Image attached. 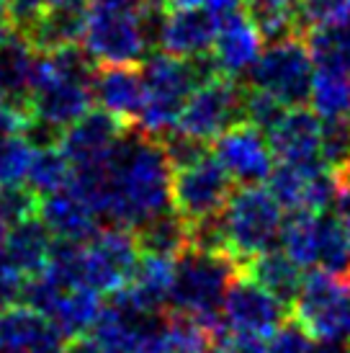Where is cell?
Instances as JSON below:
<instances>
[{
	"mask_svg": "<svg viewBox=\"0 0 350 353\" xmlns=\"http://www.w3.org/2000/svg\"><path fill=\"white\" fill-rule=\"evenodd\" d=\"M314 70L350 78V21L317 26L307 34Z\"/></svg>",
	"mask_w": 350,
	"mask_h": 353,
	"instance_id": "obj_27",
	"label": "cell"
},
{
	"mask_svg": "<svg viewBox=\"0 0 350 353\" xmlns=\"http://www.w3.org/2000/svg\"><path fill=\"white\" fill-rule=\"evenodd\" d=\"M283 219V206L271 194V188L262 183L240 186L232 191V199L219 216L224 253L245 268L258 255L276 248L281 240Z\"/></svg>",
	"mask_w": 350,
	"mask_h": 353,
	"instance_id": "obj_5",
	"label": "cell"
},
{
	"mask_svg": "<svg viewBox=\"0 0 350 353\" xmlns=\"http://www.w3.org/2000/svg\"><path fill=\"white\" fill-rule=\"evenodd\" d=\"M314 59L302 34L268 41L253 70L247 72V88L260 90L281 106L294 108L309 103L314 83Z\"/></svg>",
	"mask_w": 350,
	"mask_h": 353,
	"instance_id": "obj_7",
	"label": "cell"
},
{
	"mask_svg": "<svg viewBox=\"0 0 350 353\" xmlns=\"http://www.w3.org/2000/svg\"><path fill=\"white\" fill-rule=\"evenodd\" d=\"M265 134L278 163L289 165L322 163V119L311 108H286Z\"/></svg>",
	"mask_w": 350,
	"mask_h": 353,
	"instance_id": "obj_19",
	"label": "cell"
},
{
	"mask_svg": "<svg viewBox=\"0 0 350 353\" xmlns=\"http://www.w3.org/2000/svg\"><path fill=\"white\" fill-rule=\"evenodd\" d=\"M286 314H289V307L281 299H276L271 292H265L247 274H237V279L224 296L219 333L271 338L289 320Z\"/></svg>",
	"mask_w": 350,
	"mask_h": 353,
	"instance_id": "obj_12",
	"label": "cell"
},
{
	"mask_svg": "<svg viewBox=\"0 0 350 353\" xmlns=\"http://www.w3.org/2000/svg\"><path fill=\"white\" fill-rule=\"evenodd\" d=\"M134 235L139 248H142V253H152V255L178 258V255L185 253L188 245H191L188 225L175 212L157 216L155 222H150L142 230H136Z\"/></svg>",
	"mask_w": 350,
	"mask_h": 353,
	"instance_id": "obj_32",
	"label": "cell"
},
{
	"mask_svg": "<svg viewBox=\"0 0 350 353\" xmlns=\"http://www.w3.org/2000/svg\"><path fill=\"white\" fill-rule=\"evenodd\" d=\"M299 21H302V31L350 21V0H302Z\"/></svg>",
	"mask_w": 350,
	"mask_h": 353,
	"instance_id": "obj_37",
	"label": "cell"
},
{
	"mask_svg": "<svg viewBox=\"0 0 350 353\" xmlns=\"http://www.w3.org/2000/svg\"><path fill=\"white\" fill-rule=\"evenodd\" d=\"M70 341L29 304L0 310V353H68Z\"/></svg>",
	"mask_w": 350,
	"mask_h": 353,
	"instance_id": "obj_18",
	"label": "cell"
},
{
	"mask_svg": "<svg viewBox=\"0 0 350 353\" xmlns=\"http://www.w3.org/2000/svg\"><path fill=\"white\" fill-rule=\"evenodd\" d=\"M39 219L44 222L54 240L85 245L90 237L98 235L101 214L75 186L54 191L39 199Z\"/></svg>",
	"mask_w": 350,
	"mask_h": 353,
	"instance_id": "obj_20",
	"label": "cell"
},
{
	"mask_svg": "<svg viewBox=\"0 0 350 353\" xmlns=\"http://www.w3.org/2000/svg\"><path fill=\"white\" fill-rule=\"evenodd\" d=\"M54 6H59V0H10V6H8L10 26L23 34V31L31 29V26H34L49 8H54Z\"/></svg>",
	"mask_w": 350,
	"mask_h": 353,
	"instance_id": "obj_40",
	"label": "cell"
},
{
	"mask_svg": "<svg viewBox=\"0 0 350 353\" xmlns=\"http://www.w3.org/2000/svg\"><path fill=\"white\" fill-rule=\"evenodd\" d=\"M127 134V124H121L103 108L90 111L70 129H65L59 137V148L72 165V178L93 176L98 170H103L111 163V157L116 155Z\"/></svg>",
	"mask_w": 350,
	"mask_h": 353,
	"instance_id": "obj_13",
	"label": "cell"
},
{
	"mask_svg": "<svg viewBox=\"0 0 350 353\" xmlns=\"http://www.w3.org/2000/svg\"><path fill=\"white\" fill-rule=\"evenodd\" d=\"M216 348H219V327H212L191 314L167 310V353H214Z\"/></svg>",
	"mask_w": 350,
	"mask_h": 353,
	"instance_id": "obj_31",
	"label": "cell"
},
{
	"mask_svg": "<svg viewBox=\"0 0 350 353\" xmlns=\"http://www.w3.org/2000/svg\"><path fill=\"white\" fill-rule=\"evenodd\" d=\"M96 3H106V6H121V8H134V10L163 8V3H160V0H96Z\"/></svg>",
	"mask_w": 350,
	"mask_h": 353,
	"instance_id": "obj_43",
	"label": "cell"
},
{
	"mask_svg": "<svg viewBox=\"0 0 350 353\" xmlns=\"http://www.w3.org/2000/svg\"><path fill=\"white\" fill-rule=\"evenodd\" d=\"M234 279H237V263L227 253L188 248L175 261L170 312L191 314L212 327H219L224 296Z\"/></svg>",
	"mask_w": 350,
	"mask_h": 353,
	"instance_id": "obj_6",
	"label": "cell"
},
{
	"mask_svg": "<svg viewBox=\"0 0 350 353\" xmlns=\"http://www.w3.org/2000/svg\"><path fill=\"white\" fill-rule=\"evenodd\" d=\"M268 188L286 212H327L338 196V176L325 163L289 165L278 163L268 178Z\"/></svg>",
	"mask_w": 350,
	"mask_h": 353,
	"instance_id": "obj_15",
	"label": "cell"
},
{
	"mask_svg": "<svg viewBox=\"0 0 350 353\" xmlns=\"http://www.w3.org/2000/svg\"><path fill=\"white\" fill-rule=\"evenodd\" d=\"M314 351H317V338L299 320H286L271 335V341H268V353H314Z\"/></svg>",
	"mask_w": 350,
	"mask_h": 353,
	"instance_id": "obj_38",
	"label": "cell"
},
{
	"mask_svg": "<svg viewBox=\"0 0 350 353\" xmlns=\"http://www.w3.org/2000/svg\"><path fill=\"white\" fill-rule=\"evenodd\" d=\"M299 6L302 0H245V10L268 41L302 34Z\"/></svg>",
	"mask_w": 350,
	"mask_h": 353,
	"instance_id": "obj_30",
	"label": "cell"
},
{
	"mask_svg": "<svg viewBox=\"0 0 350 353\" xmlns=\"http://www.w3.org/2000/svg\"><path fill=\"white\" fill-rule=\"evenodd\" d=\"M212 152L240 186L265 183L276 170V155L268 134L250 121H240L232 129H227L222 137H216Z\"/></svg>",
	"mask_w": 350,
	"mask_h": 353,
	"instance_id": "obj_14",
	"label": "cell"
},
{
	"mask_svg": "<svg viewBox=\"0 0 350 353\" xmlns=\"http://www.w3.org/2000/svg\"><path fill=\"white\" fill-rule=\"evenodd\" d=\"M214 353H227V351H222V348H216V351Z\"/></svg>",
	"mask_w": 350,
	"mask_h": 353,
	"instance_id": "obj_47",
	"label": "cell"
},
{
	"mask_svg": "<svg viewBox=\"0 0 350 353\" xmlns=\"http://www.w3.org/2000/svg\"><path fill=\"white\" fill-rule=\"evenodd\" d=\"M175 165L163 139L129 129L121 148L103 170L72 178L83 196L111 225L132 232L173 212Z\"/></svg>",
	"mask_w": 350,
	"mask_h": 353,
	"instance_id": "obj_1",
	"label": "cell"
},
{
	"mask_svg": "<svg viewBox=\"0 0 350 353\" xmlns=\"http://www.w3.org/2000/svg\"><path fill=\"white\" fill-rule=\"evenodd\" d=\"M26 286H29V276L21 274L19 268L0 253V310L19 304L26 296Z\"/></svg>",
	"mask_w": 350,
	"mask_h": 353,
	"instance_id": "obj_39",
	"label": "cell"
},
{
	"mask_svg": "<svg viewBox=\"0 0 350 353\" xmlns=\"http://www.w3.org/2000/svg\"><path fill=\"white\" fill-rule=\"evenodd\" d=\"M262 39L265 37L255 26V21L250 19L247 10H237L232 16L222 19L219 29H216L214 50L209 54L214 72L234 80L247 75L265 50Z\"/></svg>",
	"mask_w": 350,
	"mask_h": 353,
	"instance_id": "obj_17",
	"label": "cell"
},
{
	"mask_svg": "<svg viewBox=\"0 0 350 353\" xmlns=\"http://www.w3.org/2000/svg\"><path fill=\"white\" fill-rule=\"evenodd\" d=\"M317 268L335 276L350 274V235L338 214L322 212L320 214V250H317Z\"/></svg>",
	"mask_w": 350,
	"mask_h": 353,
	"instance_id": "obj_33",
	"label": "cell"
},
{
	"mask_svg": "<svg viewBox=\"0 0 350 353\" xmlns=\"http://www.w3.org/2000/svg\"><path fill=\"white\" fill-rule=\"evenodd\" d=\"M142 75L147 90L145 108L134 129L155 139H165L175 132L185 101L209 75H214V68L212 62L204 65V59H185L167 52H155L145 59Z\"/></svg>",
	"mask_w": 350,
	"mask_h": 353,
	"instance_id": "obj_4",
	"label": "cell"
},
{
	"mask_svg": "<svg viewBox=\"0 0 350 353\" xmlns=\"http://www.w3.org/2000/svg\"><path fill=\"white\" fill-rule=\"evenodd\" d=\"M345 286H348V333H350V274L345 276Z\"/></svg>",
	"mask_w": 350,
	"mask_h": 353,
	"instance_id": "obj_46",
	"label": "cell"
},
{
	"mask_svg": "<svg viewBox=\"0 0 350 353\" xmlns=\"http://www.w3.org/2000/svg\"><path fill=\"white\" fill-rule=\"evenodd\" d=\"M31 157H34V142L29 134L0 139V188L26 183Z\"/></svg>",
	"mask_w": 350,
	"mask_h": 353,
	"instance_id": "obj_36",
	"label": "cell"
},
{
	"mask_svg": "<svg viewBox=\"0 0 350 353\" xmlns=\"http://www.w3.org/2000/svg\"><path fill=\"white\" fill-rule=\"evenodd\" d=\"M31 124V114L26 108L13 106L8 101H0V139L13 134H26Z\"/></svg>",
	"mask_w": 350,
	"mask_h": 353,
	"instance_id": "obj_41",
	"label": "cell"
},
{
	"mask_svg": "<svg viewBox=\"0 0 350 353\" xmlns=\"http://www.w3.org/2000/svg\"><path fill=\"white\" fill-rule=\"evenodd\" d=\"M52 248H54V237H52V232L44 227L39 214H34L10 230L8 240H6V248H3L0 253L6 255L21 274L29 276V281H31V279H37V276L47 268Z\"/></svg>",
	"mask_w": 350,
	"mask_h": 353,
	"instance_id": "obj_24",
	"label": "cell"
},
{
	"mask_svg": "<svg viewBox=\"0 0 350 353\" xmlns=\"http://www.w3.org/2000/svg\"><path fill=\"white\" fill-rule=\"evenodd\" d=\"M163 8L134 10L90 0L85 16L83 50L98 68L139 65L157 44V21Z\"/></svg>",
	"mask_w": 350,
	"mask_h": 353,
	"instance_id": "obj_3",
	"label": "cell"
},
{
	"mask_svg": "<svg viewBox=\"0 0 350 353\" xmlns=\"http://www.w3.org/2000/svg\"><path fill=\"white\" fill-rule=\"evenodd\" d=\"M85 16L88 6H54L31 29L23 31V37L41 54L44 52L65 50V47H75V44H83Z\"/></svg>",
	"mask_w": 350,
	"mask_h": 353,
	"instance_id": "obj_25",
	"label": "cell"
},
{
	"mask_svg": "<svg viewBox=\"0 0 350 353\" xmlns=\"http://www.w3.org/2000/svg\"><path fill=\"white\" fill-rule=\"evenodd\" d=\"M232 199V178L219 165L212 150H201L194 157L175 165L173 212L185 225H201L222 216Z\"/></svg>",
	"mask_w": 350,
	"mask_h": 353,
	"instance_id": "obj_8",
	"label": "cell"
},
{
	"mask_svg": "<svg viewBox=\"0 0 350 353\" xmlns=\"http://www.w3.org/2000/svg\"><path fill=\"white\" fill-rule=\"evenodd\" d=\"M142 261V248L136 235L127 227H101L96 237L83 245V281L98 294H116L127 289L136 265Z\"/></svg>",
	"mask_w": 350,
	"mask_h": 353,
	"instance_id": "obj_11",
	"label": "cell"
},
{
	"mask_svg": "<svg viewBox=\"0 0 350 353\" xmlns=\"http://www.w3.org/2000/svg\"><path fill=\"white\" fill-rule=\"evenodd\" d=\"M281 250L304 271L317 268L320 250V214L317 212H289L281 227Z\"/></svg>",
	"mask_w": 350,
	"mask_h": 353,
	"instance_id": "obj_28",
	"label": "cell"
},
{
	"mask_svg": "<svg viewBox=\"0 0 350 353\" xmlns=\"http://www.w3.org/2000/svg\"><path fill=\"white\" fill-rule=\"evenodd\" d=\"M163 8H178V6H198V0H160Z\"/></svg>",
	"mask_w": 350,
	"mask_h": 353,
	"instance_id": "obj_44",
	"label": "cell"
},
{
	"mask_svg": "<svg viewBox=\"0 0 350 353\" xmlns=\"http://www.w3.org/2000/svg\"><path fill=\"white\" fill-rule=\"evenodd\" d=\"M96 103L129 129L136 127L145 108V75L136 65H108L96 70Z\"/></svg>",
	"mask_w": 350,
	"mask_h": 353,
	"instance_id": "obj_21",
	"label": "cell"
},
{
	"mask_svg": "<svg viewBox=\"0 0 350 353\" xmlns=\"http://www.w3.org/2000/svg\"><path fill=\"white\" fill-rule=\"evenodd\" d=\"M70 183H72V165L59 148V142L34 145V157H31L29 173H26V186L41 199L68 188Z\"/></svg>",
	"mask_w": 350,
	"mask_h": 353,
	"instance_id": "obj_29",
	"label": "cell"
},
{
	"mask_svg": "<svg viewBox=\"0 0 350 353\" xmlns=\"http://www.w3.org/2000/svg\"><path fill=\"white\" fill-rule=\"evenodd\" d=\"M311 111L322 121L350 117V78L345 75H332V72H314L309 96Z\"/></svg>",
	"mask_w": 350,
	"mask_h": 353,
	"instance_id": "obj_34",
	"label": "cell"
},
{
	"mask_svg": "<svg viewBox=\"0 0 350 353\" xmlns=\"http://www.w3.org/2000/svg\"><path fill=\"white\" fill-rule=\"evenodd\" d=\"M240 121H245V88L234 78L214 72L185 101L175 134L206 145Z\"/></svg>",
	"mask_w": 350,
	"mask_h": 353,
	"instance_id": "obj_9",
	"label": "cell"
},
{
	"mask_svg": "<svg viewBox=\"0 0 350 353\" xmlns=\"http://www.w3.org/2000/svg\"><path fill=\"white\" fill-rule=\"evenodd\" d=\"M41 52L21 31H10L0 41V101L29 111Z\"/></svg>",
	"mask_w": 350,
	"mask_h": 353,
	"instance_id": "obj_22",
	"label": "cell"
},
{
	"mask_svg": "<svg viewBox=\"0 0 350 353\" xmlns=\"http://www.w3.org/2000/svg\"><path fill=\"white\" fill-rule=\"evenodd\" d=\"M243 271L253 281H258L265 292H271L276 299H281L289 310H291L294 299H296V294H299V289L304 284L302 265H296L283 250H276V248L258 255L255 261L245 265Z\"/></svg>",
	"mask_w": 350,
	"mask_h": 353,
	"instance_id": "obj_26",
	"label": "cell"
},
{
	"mask_svg": "<svg viewBox=\"0 0 350 353\" xmlns=\"http://www.w3.org/2000/svg\"><path fill=\"white\" fill-rule=\"evenodd\" d=\"M348 353H350V351H348Z\"/></svg>",
	"mask_w": 350,
	"mask_h": 353,
	"instance_id": "obj_48",
	"label": "cell"
},
{
	"mask_svg": "<svg viewBox=\"0 0 350 353\" xmlns=\"http://www.w3.org/2000/svg\"><path fill=\"white\" fill-rule=\"evenodd\" d=\"M96 70L98 65L78 44L44 52L29 103L31 124L62 137L65 129L90 114V106L96 101Z\"/></svg>",
	"mask_w": 350,
	"mask_h": 353,
	"instance_id": "obj_2",
	"label": "cell"
},
{
	"mask_svg": "<svg viewBox=\"0 0 350 353\" xmlns=\"http://www.w3.org/2000/svg\"><path fill=\"white\" fill-rule=\"evenodd\" d=\"M8 6L10 0H0V19H8Z\"/></svg>",
	"mask_w": 350,
	"mask_h": 353,
	"instance_id": "obj_45",
	"label": "cell"
},
{
	"mask_svg": "<svg viewBox=\"0 0 350 353\" xmlns=\"http://www.w3.org/2000/svg\"><path fill=\"white\" fill-rule=\"evenodd\" d=\"M219 19L204 6L163 8L157 21V47L185 59H204L212 54Z\"/></svg>",
	"mask_w": 350,
	"mask_h": 353,
	"instance_id": "obj_16",
	"label": "cell"
},
{
	"mask_svg": "<svg viewBox=\"0 0 350 353\" xmlns=\"http://www.w3.org/2000/svg\"><path fill=\"white\" fill-rule=\"evenodd\" d=\"M198 6H204L209 13H214L216 19L222 21L237 10H245V0H198Z\"/></svg>",
	"mask_w": 350,
	"mask_h": 353,
	"instance_id": "obj_42",
	"label": "cell"
},
{
	"mask_svg": "<svg viewBox=\"0 0 350 353\" xmlns=\"http://www.w3.org/2000/svg\"><path fill=\"white\" fill-rule=\"evenodd\" d=\"M175 261L178 258H170V255L142 253V261L136 265L129 286L124 289L132 296V302L147 312H167L175 284Z\"/></svg>",
	"mask_w": 350,
	"mask_h": 353,
	"instance_id": "obj_23",
	"label": "cell"
},
{
	"mask_svg": "<svg viewBox=\"0 0 350 353\" xmlns=\"http://www.w3.org/2000/svg\"><path fill=\"white\" fill-rule=\"evenodd\" d=\"M39 212V196L26 183L0 188V250L6 248L10 230Z\"/></svg>",
	"mask_w": 350,
	"mask_h": 353,
	"instance_id": "obj_35",
	"label": "cell"
},
{
	"mask_svg": "<svg viewBox=\"0 0 350 353\" xmlns=\"http://www.w3.org/2000/svg\"><path fill=\"white\" fill-rule=\"evenodd\" d=\"M294 320L309 330L317 341H345L348 333V286L345 276L314 268L304 276V284L291 304Z\"/></svg>",
	"mask_w": 350,
	"mask_h": 353,
	"instance_id": "obj_10",
	"label": "cell"
}]
</instances>
